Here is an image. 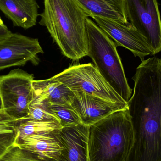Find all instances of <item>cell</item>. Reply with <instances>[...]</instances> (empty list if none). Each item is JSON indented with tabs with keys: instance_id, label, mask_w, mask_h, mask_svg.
Segmentation results:
<instances>
[{
	"instance_id": "1",
	"label": "cell",
	"mask_w": 161,
	"mask_h": 161,
	"mask_svg": "<svg viewBox=\"0 0 161 161\" xmlns=\"http://www.w3.org/2000/svg\"><path fill=\"white\" fill-rule=\"evenodd\" d=\"M127 103L134 133L133 148L147 157L161 155V59L142 60Z\"/></svg>"
},
{
	"instance_id": "2",
	"label": "cell",
	"mask_w": 161,
	"mask_h": 161,
	"mask_svg": "<svg viewBox=\"0 0 161 161\" xmlns=\"http://www.w3.org/2000/svg\"><path fill=\"white\" fill-rule=\"evenodd\" d=\"M39 24L47 28L62 54L74 61L88 56L86 19L75 0H44Z\"/></svg>"
},
{
	"instance_id": "3",
	"label": "cell",
	"mask_w": 161,
	"mask_h": 161,
	"mask_svg": "<svg viewBox=\"0 0 161 161\" xmlns=\"http://www.w3.org/2000/svg\"><path fill=\"white\" fill-rule=\"evenodd\" d=\"M134 141L128 108L114 112L90 126L89 161H127Z\"/></svg>"
},
{
	"instance_id": "4",
	"label": "cell",
	"mask_w": 161,
	"mask_h": 161,
	"mask_svg": "<svg viewBox=\"0 0 161 161\" xmlns=\"http://www.w3.org/2000/svg\"><path fill=\"white\" fill-rule=\"evenodd\" d=\"M88 56L112 88L126 102L132 96V90L126 77L117 46L111 38L89 18L86 19Z\"/></svg>"
},
{
	"instance_id": "5",
	"label": "cell",
	"mask_w": 161,
	"mask_h": 161,
	"mask_svg": "<svg viewBox=\"0 0 161 161\" xmlns=\"http://www.w3.org/2000/svg\"><path fill=\"white\" fill-rule=\"evenodd\" d=\"M72 92L81 91L109 102L127 108L124 100L91 63L70 66L53 77Z\"/></svg>"
},
{
	"instance_id": "6",
	"label": "cell",
	"mask_w": 161,
	"mask_h": 161,
	"mask_svg": "<svg viewBox=\"0 0 161 161\" xmlns=\"http://www.w3.org/2000/svg\"><path fill=\"white\" fill-rule=\"evenodd\" d=\"M34 76L15 69L7 75H0V96L3 109L14 119H23L28 115L33 97Z\"/></svg>"
},
{
	"instance_id": "7",
	"label": "cell",
	"mask_w": 161,
	"mask_h": 161,
	"mask_svg": "<svg viewBox=\"0 0 161 161\" xmlns=\"http://www.w3.org/2000/svg\"><path fill=\"white\" fill-rule=\"evenodd\" d=\"M128 21L146 39L153 55L161 52V19L157 0H125Z\"/></svg>"
},
{
	"instance_id": "8",
	"label": "cell",
	"mask_w": 161,
	"mask_h": 161,
	"mask_svg": "<svg viewBox=\"0 0 161 161\" xmlns=\"http://www.w3.org/2000/svg\"><path fill=\"white\" fill-rule=\"evenodd\" d=\"M43 53L38 39L13 33L0 41V71L7 68L24 66L28 62L37 66L38 54Z\"/></svg>"
},
{
	"instance_id": "9",
	"label": "cell",
	"mask_w": 161,
	"mask_h": 161,
	"mask_svg": "<svg viewBox=\"0 0 161 161\" xmlns=\"http://www.w3.org/2000/svg\"><path fill=\"white\" fill-rule=\"evenodd\" d=\"M92 18L113 40L117 47L128 49L142 61L146 57L154 55L146 39L130 23H125L98 17Z\"/></svg>"
},
{
	"instance_id": "10",
	"label": "cell",
	"mask_w": 161,
	"mask_h": 161,
	"mask_svg": "<svg viewBox=\"0 0 161 161\" xmlns=\"http://www.w3.org/2000/svg\"><path fill=\"white\" fill-rule=\"evenodd\" d=\"M73 92L74 97L71 105L82 124L90 126L114 112L126 109L83 91Z\"/></svg>"
},
{
	"instance_id": "11",
	"label": "cell",
	"mask_w": 161,
	"mask_h": 161,
	"mask_svg": "<svg viewBox=\"0 0 161 161\" xmlns=\"http://www.w3.org/2000/svg\"><path fill=\"white\" fill-rule=\"evenodd\" d=\"M59 130L16 137L15 145L32 153L40 160L60 161L64 148L59 138Z\"/></svg>"
},
{
	"instance_id": "12",
	"label": "cell",
	"mask_w": 161,
	"mask_h": 161,
	"mask_svg": "<svg viewBox=\"0 0 161 161\" xmlns=\"http://www.w3.org/2000/svg\"><path fill=\"white\" fill-rule=\"evenodd\" d=\"M90 128L83 124L61 128L58 134L64 150L60 161H89Z\"/></svg>"
},
{
	"instance_id": "13",
	"label": "cell",
	"mask_w": 161,
	"mask_h": 161,
	"mask_svg": "<svg viewBox=\"0 0 161 161\" xmlns=\"http://www.w3.org/2000/svg\"><path fill=\"white\" fill-rule=\"evenodd\" d=\"M39 8L36 0H0V10L14 26L25 29L36 25Z\"/></svg>"
},
{
	"instance_id": "14",
	"label": "cell",
	"mask_w": 161,
	"mask_h": 161,
	"mask_svg": "<svg viewBox=\"0 0 161 161\" xmlns=\"http://www.w3.org/2000/svg\"><path fill=\"white\" fill-rule=\"evenodd\" d=\"M32 86L33 97L31 102H43L48 104H71L73 92L53 77L46 80H34Z\"/></svg>"
},
{
	"instance_id": "15",
	"label": "cell",
	"mask_w": 161,
	"mask_h": 161,
	"mask_svg": "<svg viewBox=\"0 0 161 161\" xmlns=\"http://www.w3.org/2000/svg\"><path fill=\"white\" fill-rule=\"evenodd\" d=\"M89 17L129 22L127 17L125 0H75Z\"/></svg>"
},
{
	"instance_id": "16",
	"label": "cell",
	"mask_w": 161,
	"mask_h": 161,
	"mask_svg": "<svg viewBox=\"0 0 161 161\" xmlns=\"http://www.w3.org/2000/svg\"><path fill=\"white\" fill-rule=\"evenodd\" d=\"M61 124L58 121H39L30 119L18 120L17 137L46 134L58 131Z\"/></svg>"
},
{
	"instance_id": "17",
	"label": "cell",
	"mask_w": 161,
	"mask_h": 161,
	"mask_svg": "<svg viewBox=\"0 0 161 161\" xmlns=\"http://www.w3.org/2000/svg\"><path fill=\"white\" fill-rule=\"evenodd\" d=\"M49 109L59 119L62 127L82 124L71 104H48Z\"/></svg>"
},
{
	"instance_id": "18",
	"label": "cell",
	"mask_w": 161,
	"mask_h": 161,
	"mask_svg": "<svg viewBox=\"0 0 161 161\" xmlns=\"http://www.w3.org/2000/svg\"><path fill=\"white\" fill-rule=\"evenodd\" d=\"M23 119L39 121H58L59 119L49 109L48 104L43 102H31L28 115Z\"/></svg>"
},
{
	"instance_id": "19",
	"label": "cell",
	"mask_w": 161,
	"mask_h": 161,
	"mask_svg": "<svg viewBox=\"0 0 161 161\" xmlns=\"http://www.w3.org/2000/svg\"><path fill=\"white\" fill-rule=\"evenodd\" d=\"M0 161H43L32 153L14 145L0 159Z\"/></svg>"
},
{
	"instance_id": "20",
	"label": "cell",
	"mask_w": 161,
	"mask_h": 161,
	"mask_svg": "<svg viewBox=\"0 0 161 161\" xmlns=\"http://www.w3.org/2000/svg\"><path fill=\"white\" fill-rule=\"evenodd\" d=\"M18 120L9 116L3 110H0V136L17 134Z\"/></svg>"
},
{
	"instance_id": "21",
	"label": "cell",
	"mask_w": 161,
	"mask_h": 161,
	"mask_svg": "<svg viewBox=\"0 0 161 161\" xmlns=\"http://www.w3.org/2000/svg\"><path fill=\"white\" fill-rule=\"evenodd\" d=\"M17 134L0 136V159L15 145Z\"/></svg>"
},
{
	"instance_id": "22",
	"label": "cell",
	"mask_w": 161,
	"mask_h": 161,
	"mask_svg": "<svg viewBox=\"0 0 161 161\" xmlns=\"http://www.w3.org/2000/svg\"><path fill=\"white\" fill-rule=\"evenodd\" d=\"M11 34L12 32L4 24H0V41L5 39Z\"/></svg>"
},
{
	"instance_id": "23",
	"label": "cell",
	"mask_w": 161,
	"mask_h": 161,
	"mask_svg": "<svg viewBox=\"0 0 161 161\" xmlns=\"http://www.w3.org/2000/svg\"><path fill=\"white\" fill-rule=\"evenodd\" d=\"M3 109V104H2V99H1V96H0V110Z\"/></svg>"
},
{
	"instance_id": "24",
	"label": "cell",
	"mask_w": 161,
	"mask_h": 161,
	"mask_svg": "<svg viewBox=\"0 0 161 161\" xmlns=\"http://www.w3.org/2000/svg\"><path fill=\"white\" fill-rule=\"evenodd\" d=\"M0 24H4L3 22V20H2V19H1V18H0Z\"/></svg>"
}]
</instances>
